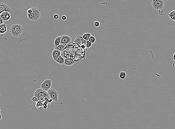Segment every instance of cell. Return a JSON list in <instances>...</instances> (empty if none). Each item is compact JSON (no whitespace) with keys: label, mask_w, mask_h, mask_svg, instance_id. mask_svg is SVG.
I'll return each mask as SVG.
<instances>
[{"label":"cell","mask_w":175,"mask_h":129,"mask_svg":"<svg viewBox=\"0 0 175 129\" xmlns=\"http://www.w3.org/2000/svg\"><path fill=\"white\" fill-rule=\"evenodd\" d=\"M23 29L22 25L16 24L11 26L10 28V33L14 37H19L23 32Z\"/></svg>","instance_id":"1"},{"label":"cell","mask_w":175,"mask_h":129,"mask_svg":"<svg viewBox=\"0 0 175 129\" xmlns=\"http://www.w3.org/2000/svg\"><path fill=\"white\" fill-rule=\"evenodd\" d=\"M31 9L32 10V13L31 14H27L28 19L31 21H37L40 19L41 15L40 10L37 8L33 7Z\"/></svg>","instance_id":"2"},{"label":"cell","mask_w":175,"mask_h":129,"mask_svg":"<svg viewBox=\"0 0 175 129\" xmlns=\"http://www.w3.org/2000/svg\"><path fill=\"white\" fill-rule=\"evenodd\" d=\"M52 85V80L49 79H47L41 83L40 85V88L45 92H47L50 89Z\"/></svg>","instance_id":"3"},{"label":"cell","mask_w":175,"mask_h":129,"mask_svg":"<svg viewBox=\"0 0 175 129\" xmlns=\"http://www.w3.org/2000/svg\"><path fill=\"white\" fill-rule=\"evenodd\" d=\"M164 5V0H153L152 1V6L155 9L159 10L163 9Z\"/></svg>","instance_id":"4"},{"label":"cell","mask_w":175,"mask_h":129,"mask_svg":"<svg viewBox=\"0 0 175 129\" xmlns=\"http://www.w3.org/2000/svg\"><path fill=\"white\" fill-rule=\"evenodd\" d=\"M47 92L53 101L55 102H58L59 101L58 100L59 93L55 89H50L48 91H47Z\"/></svg>","instance_id":"5"},{"label":"cell","mask_w":175,"mask_h":129,"mask_svg":"<svg viewBox=\"0 0 175 129\" xmlns=\"http://www.w3.org/2000/svg\"><path fill=\"white\" fill-rule=\"evenodd\" d=\"M5 12H7L10 13L12 12V10L8 5L3 3H0V15Z\"/></svg>","instance_id":"6"},{"label":"cell","mask_w":175,"mask_h":129,"mask_svg":"<svg viewBox=\"0 0 175 129\" xmlns=\"http://www.w3.org/2000/svg\"><path fill=\"white\" fill-rule=\"evenodd\" d=\"M71 40L72 39L69 36L66 35L62 36V38L61 40L60 44L67 45L69 43H71Z\"/></svg>","instance_id":"7"},{"label":"cell","mask_w":175,"mask_h":129,"mask_svg":"<svg viewBox=\"0 0 175 129\" xmlns=\"http://www.w3.org/2000/svg\"><path fill=\"white\" fill-rule=\"evenodd\" d=\"M0 17L2 18V19L4 21H9L10 19V17H11L10 13L7 12H3L0 15Z\"/></svg>","instance_id":"8"},{"label":"cell","mask_w":175,"mask_h":129,"mask_svg":"<svg viewBox=\"0 0 175 129\" xmlns=\"http://www.w3.org/2000/svg\"><path fill=\"white\" fill-rule=\"evenodd\" d=\"M85 42V41L83 40V37L81 36H76L74 41V43L78 44L79 45L82 44H84Z\"/></svg>","instance_id":"9"},{"label":"cell","mask_w":175,"mask_h":129,"mask_svg":"<svg viewBox=\"0 0 175 129\" xmlns=\"http://www.w3.org/2000/svg\"><path fill=\"white\" fill-rule=\"evenodd\" d=\"M51 55L54 61L56 62L57 58L61 56V52L58 50L55 49L52 52Z\"/></svg>","instance_id":"10"},{"label":"cell","mask_w":175,"mask_h":129,"mask_svg":"<svg viewBox=\"0 0 175 129\" xmlns=\"http://www.w3.org/2000/svg\"><path fill=\"white\" fill-rule=\"evenodd\" d=\"M7 27L6 24L4 23L0 25V34H4L7 31Z\"/></svg>","instance_id":"11"},{"label":"cell","mask_w":175,"mask_h":129,"mask_svg":"<svg viewBox=\"0 0 175 129\" xmlns=\"http://www.w3.org/2000/svg\"><path fill=\"white\" fill-rule=\"evenodd\" d=\"M75 63L76 62L75 61H72L67 58H65L64 64L67 66H72L75 64Z\"/></svg>","instance_id":"12"},{"label":"cell","mask_w":175,"mask_h":129,"mask_svg":"<svg viewBox=\"0 0 175 129\" xmlns=\"http://www.w3.org/2000/svg\"><path fill=\"white\" fill-rule=\"evenodd\" d=\"M62 37V36H58L55 38V41H54L55 47H57L60 44L61 40Z\"/></svg>","instance_id":"13"},{"label":"cell","mask_w":175,"mask_h":129,"mask_svg":"<svg viewBox=\"0 0 175 129\" xmlns=\"http://www.w3.org/2000/svg\"><path fill=\"white\" fill-rule=\"evenodd\" d=\"M91 36L92 35H91V33H86L83 34V36H82V37H83V38L85 41H88L89 39Z\"/></svg>","instance_id":"14"},{"label":"cell","mask_w":175,"mask_h":129,"mask_svg":"<svg viewBox=\"0 0 175 129\" xmlns=\"http://www.w3.org/2000/svg\"><path fill=\"white\" fill-rule=\"evenodd\" d=\"M67 45H63V44H60L59 46L56 47H55V49H57L60 52H62L63 50V49L66 47Z\"/></svg>","instance_id":"15"},{"label":"cell","mask_w":175,"mask_h":129,"mask_svg":"<svg viewBox=\"0 0 175 129\" xmlns=\"http://www.w3.org/2000/svg\"><path fill=\"white\" fill-rule=\"evenodd\" d=\"M56 62L59 64H64V59L63 58V57L60 56L57 58Z\"/></svg>","instance_id":"16"},{"label":"cell","mask_w":175,"mask_h":129,"mask_svg":"<svg viewBox=\"0 0 175 129\" xmlns=\"http://www.w3.org/2000/svg\"><path fill=\"white\" fill-rule=\"evenodd\" d=\"M126 76V74L125 72L121 71L119 74V77L120 79H124Z\"/></svg>","instance_id":"17"},{"label":"cell","mask_w":175,"mask_h":129,"mask_svg":"<svg viewBox=\"0 0 175 129\" xmlns=\"http://www.w3.org/2000/svg\"><path fill=\"white\" fill-rule=\"evenodd\" d=\"M96 41V38L94 36H91L89 39L88 41L92 44L94 43Z\"/></svg>","instance_id":"18"},{"label":"cell","mask_w":175,"mask_h":129,"mask_svg":"<svg viewBox=\"0 0 175 129\" xmlns=\"http://www.w3.org/2000/svg\"><path fill=\"white\" fill-rule=\"evenodd\" d=\"M85 44L86 48H87V49H89V48H90L92 46V44L90 43V42L89 41H85V44Z\"/></svg>","instance_id":"19"},{"label":"cell","mask_w":175,"mask_h":129,"mask_svg":"<svg viewBox=\"0 0 175 129\" xmlns=\"http://www.w3.org/2000/svg\"><path fill=\"white\" fill-rule=\"evenodd\" d=\"M75 44L74 43H72V42H71V43H69L68 44H67L66 46V47L68 48H73L74 47V45H75Z\"/></svg>","instance_id":"20"},{"label":"cell","mask_w":175,"mask_h":129,"mask_svg":"<svg viewBox=\"0 0 175 129\" xmlns=\"http://www.w3.org/2000/svg\"><path fill=\"white\" fill-rule=\"evenodd\" d=\"M94 24L95 27H98L99 26H100V22H99V21H95V22H94Z\"/></svg>","instance_id":"21"},{"label":"cell","mask_w":175,"mask_h":129,"mask_svg":"<svg viewBox=\"0 0 175 129\" xmlns=\"http://www.w3.org/2000/svg\"><path fill=\"white\" fill-rule=\"evenodd\" d=\"M158 13L161 15H164V10L163 9H161L158 10Z\"/></svg>","instance_id":"22"},{"label":"cell","mask_w":175,"mask_h":129,"mask_svg":"<svg viewBox=\"0 0 175 129\" xmlns=\"http://www.w3.org/2000/svg\"><path fill=\"white\" fill-rule=\"evenodd\" d=\"M53 18H54V19L57 20V19H59V15L57 14H55L53 16Z\"/></svg>","instance_id":"23"},{"label":"cell","mask_w":175,"mask_h":129,"mask_svg":"<svg viewBox=\"0 0 175 129\" xmlns=\"http://www.w3.org/2000/svg\"><path fill=\"white\" fill-rule=\"evenodd\" d=\"M168 15H170L174 16H175V10H173L172 11L170 12V13H169Z\"/></svg>","instance_id":"24"},{"label":"cell","mask_w":175,"mask_h":129,"mask_svg":"<svg viewBox=\"0 0 175 129\" xmlns=\"http://www.w3.org/2000/svg\"><path fill=\"white\" fill-rule=\"evenodd\" d=\"M33 11H32V9H28L27 10V14H31L32 13Z\"/></svg>","instance_id":"25"},{"label":"cell","mask_w":175,"mask_h":129,"mask_svg":"<svg viewBox=\"0 0 175 129\" xmlns=\"http://www.w3.org/2000/svg\"><path fill=\"white\" fill-rule=\"evenodd\" d=\"M168 17L171 18L172 20H173L174 21H175V16H174L170 15H168Z\"/></svg>","instance_id":"26"},{"label":"cell","mask_w":175,"mask_h":129,"mask_svg":"<svg viewBox=\"0 0 175 129\" xmlns=\"http://www.w3.org/2000/svg\"><path fill=\"white\" fill-rule=\"evenodd\" d=\"M61 18H62V20H63V21H65V20L67 19V17H66V15H63L62 16Z\"/></svg>","instance_id":"27"},{"label":"cell","mask_w":175,"mask_h":129,"mask_svg":"<svg viewBox=\"0 0 175 129\" xmlns=\"http://www.w3.org/2000/svg\"><path fill=\"white\" fill-rule=\"evenodd\" d=\"M32 101L34 102H36L38 101L37 98L36 97H35V96H34L32 98Z\"/></svg>","instance_id":"28"},{"label":"cell","mask_w":175,"mask_h":129,"mask_svg":"<svg viewBox=\"0 0 175 129\" xmlns=\"http://www.w3.org/2000/svg\"><path fill=\"white\" fill-rule=\"evenodd\" d=\"M4 21L2 19V18L0 17V25H1L3 23H4Z\"/></svg>","instance_id":"29"},{"label":"cell","mask_w":175,"mask_h":129,"mask_svg":"<svg viewBox=\"0 0 175 129\" xmlns=\"http://www.w3.org/2000/svg\"><path fill=\"white\" fill-rule=\"evenodd\" d=\"M80 46V45H79L78 44H75V45H74V47L73 48H78Z\"/></svg>","instance_id":"30"},{"label":"cell","mask_w":175,"mask_h":129,"mask_svg":"<svg viewBox=\"0 0 175 129\" xmlns=\"http://www.w3.org/2000/svg\"><path fill=\"white\" fill-rule=\"evenodd\" d=\"M2 114L1 112H0V120L2 119Z\"/></svg>","instance_id":"31"},{"label":"cell","mask_w":175,"mask_h":129,"mask_svg":"<svg viewBox=\"0 0 175 129\" xmlns=\"http://www.w3.org/2000/svg\"><path fill=\"white\" fill-rule=\"evenodd\" d=\"M173 59L174 61H175V53L174 54L173 57Z\"/></svg>","instance_id":"32"},{"label":"cell","mask_w":175,"mask_h":129,"mask_svg":"<svg viewBox=\"0 0 175 129\" xmlns=\"http://www.w3.org/2000/svg\"><path fill=\"white\" fill-rule=\"evenodd\" d=\"M1 107H0V111H1Z\"/></svg>","instance_id":"33"},{"label":"cell","mask_w":175,"mask_h":129,"mask_svg":"<svg viewBox=\"0 0 175 129\" xmlns=\"http://www.w3.org/2000/svg\"></svg>","instance_id":"34"}]
</instances>
